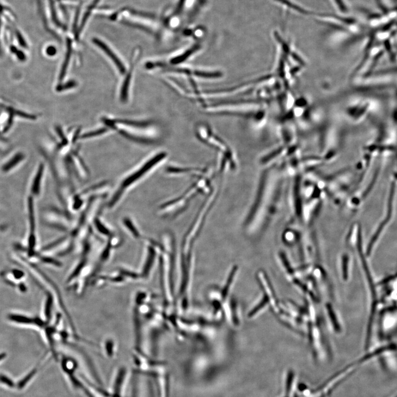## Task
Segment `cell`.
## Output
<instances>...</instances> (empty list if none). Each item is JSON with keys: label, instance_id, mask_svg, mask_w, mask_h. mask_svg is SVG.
Wrapping results in <instances>:
<instances>
[{"label": "cell", "instance_id": "cell-7", "mask_svg": "<svg viewBox=\"0 0 397 397\" xmlns=\"http://www.w3.org/2000/svg\"><path fill=\"white\" fill-rule=\"evenodd\" d=\"M42 172H43V166L42 165H40L34 178L32 188V192L35 195L39 194Z\"/></svg>", "mask_w": 397, "mask_h": 397}, {"label": "cell", "instance_id": "cell-12", "mask_svg": "<svg viewBox=\"0 0 397 397\" xmlns=\"http://www.w3.org/2000/svg\"><path fill=\"white\" fill-rule=\"evenodd\" d=\"M56 50L54 47H50L48 48L47 51V54L49 56H53L56 54Z\"/></svg>", "mask_w": 397, "mask_h": 397}, {"label": "cell", "instance_id": "cell-4", "mask_svg": "<svg viewBox=\"0 0 397 397\" xmlns=\"http://www.w3.org/2000/svg\"><path fill=\"white\" fill-rule=\"evenodd\" d=\"M96 45L102 49V50L107 54V56L111 58L114 63L117 66V68L121 74H124L125 72V68L124 65L121 63V60L119 59L118 57L110 50V48L107 47L105 43L99 40L96 39L94 40Z\"/></svg>", "mask_w": 397, "mask_h": 397}, {"label": "cell", "instance_id": "cell-11", "mask_svg": "<svg viewBox=\"0 0 397 397\" xmlns=\"http://www.w3.org/2000/svg\"><path fill=\"white\" fill-rule=\"evenodd\" d=\"M106 131H107L106 129H102L98 130H96V131H93V132H91V133H88V134H84V135L83 136L82 138H84V139L85 138H89L95 137V136H99V135H101V134H102L104 133H105Z\"/></svg>", "mask_w": 397, "mask_h": 397}, {"label": "cell", "instance_id": "cell-6", "mask_svg": "<svg viewBox=\"0 0 397 397\" xmlns=\"http://www.w3.org/2000/svg\"><path fill=\"white\" fill-rule=\"evenodd\" d=\"M339 14L345 15L349 11V6L345 0H330Z\"/></svg>", "mask_w": 397, "mask_h": 397}, {"label": "cell", "instance_id": "cell-9", "mask_svg": "<svg viewBox=\"0 0 397 397\" xmlns=\"http://www.w3.org/2000/svg\"><path fill=\"white\" fill-rule=\"evenodd\" d=\"M9 319L11 321H14L18 323L27 324V325H28V324H32L33 323H36L38 322L37 321H34L32 319H29L28 317L17 315H10Z\"/></svg>", "mask_w": 397, "mask_h": 397}, {"label": "cell", "instance_id": "cell-2", "mask_svg": "<svg viewBox=\"0 0 397 397\" xmlns=\"http://www.w3.org/2000/svg\"><path fill=\"white\" fill-rule=\"evenodd\" d=\"M200 47L199 45L190 46L174 55L173 57H171L169 60V63L172 66H180L193 57L200 50Z\"/></svg>", "mask_w": 397, "mask_h": 397}, {"label": "cell", "instance_id": "cell-15", "mask_svg": "<svg viewBox=\"0 0 397 397\" xmlns=\"http://www.w3.org/2000/svg\"><path fill=\"white\" fill-rule=\"evenodd\" d=\"M396 177H397V175H396Z\"/></svg>", "mask_w": 397, "mask_h": 397}, {"label": "cell", "instance_id": "cell-14", "mask_svg": "<svg viewBox=\"0 0 397 397\" xmlns=\"http://www.w3.org/2000/svg\"><path fill=\"white\" fill-rule=\"evenodd\" d=\"M1 28H2V21L1 18H0V34H1ZM4 51L2 47L1 39H0V57L3 56Z\"/></svg>", "mask_w": 397, "mask_h": 397}, {"label": "cell", "instance_id": "cell-10", "mask_svg": "<svg viewBox=\"0 0 397 397\" xmlns=\"http://www.w3.org/2000/svg\"><path fill=\"white\" fill-rule=\"evenodd\" d=\"M70 46H69L68 52H67L66 57L65 58L64 63L63 64V68L62 71H61L60 75V80H62L64 78L67 69H68V65L69 63V61L70 59L71 54V50Z\"/></svg>", "mask_w": 397, "mask_h": 397}, {"label": "cell", "instance_id": "cell-13", "mask_svg": "<svg viewBox=\"0 0 397 397\" xmlns=\"http://www.w3.org/2000/svg\"><path fill=\"white\" fill-rule=\"evenodd\" d=\"M75 83L74 82H69V83L67 84L66 85H63V86L59 87L61 90H63L68 88L72 87L74 86Z\"/></svg>", "mask_w": 397, "mask_h": 397}, {"label": "cell", "instance_id": "cell-8", "mask_svg": "<svg viewBox=\"0 0 397 397\" xmlns=\"http://www.w3.org/2000/svg\"><path fill=\"white\" fill-rule=\"evenodd\" d=\"M28 210L29 216V222L30 225V230H31V234L30 235L34 236L35 231V217L34 213V206L33 201L32 198H29L28 199Z\"/></svg>", "mask_w": 397, "mask_h": 397}, {"label": "cell", "instance_id": "cell-5", "mask_svg": "<svg viewBox=\"0 0 397 397\" xmlns=\"http://www.w3.org/2000/svg\"><path fill=\"white\" fill-rule=\"evenodd\" d=\"M24 158V155L22 153L16 154L9 161L4 165L3 167V170L5 172H8V171L13 168L17 164L21 162Z\"/></svg>", "mask_w": 397, "mask_h": 397}, {"label": "cell", "instance_id": "cell-3", "mask_svg": "<svg viewBox=\"0 0 397 397\" xmlns=\"http://www.w3.org/2000/svg\"><path fill=\"white\" fill-rule=\"evenodd\" d=\"M272 1L286 11H291L300 15L313 16L314 14V12L298 4L294 0H272Z\"/></svg>", "mask_w": 397, "mask_h": 397}, {"label": "cell", "instance_id": "cell-1", "mask_svg": "<svg viewBox=\"0 0 397 397\" xmlns=\"http://www.w3.org/2000/svg\"><path fill=\"white\" fill-rule=\"evenodd\" d=\"M164 153H161L158 154L156 156L152 158L148 162L142 167V168L139 169L136 172L134 173L127 177L121 184L120 187L119 188L117 193L114 195L111 201H110L109 206H113L119 200L122 194L125 191V189L131 186L134 183L137 182V180L141 178L147 171H148L151 167L156 164L158 161H160L165 156Z\"/></svg>", "mask_w": 397, "mask_h": 397}]
</instances>
